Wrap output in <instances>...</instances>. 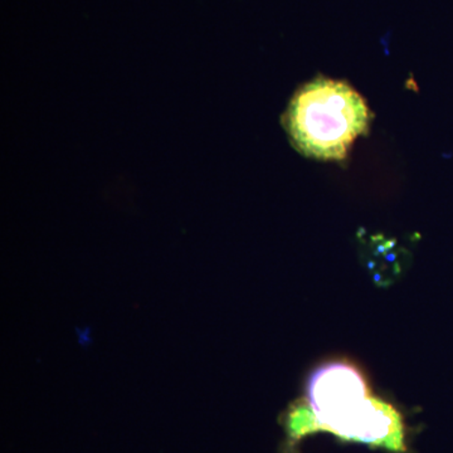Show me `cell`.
I'll return each instance as SVG.
<instances>
[{
	"mask_svg": "<svg viewBox=\"0 0 453 453\" xmlns=\"http://www.w3.org/2000/svg\"><path fill=\"white\" fill-rule=\"evenodd\" d=\"M372 112L356 88L319 77L292 96L283 125L292 145L312 159L339 162L368 133Z\"/></svg>",
	"mask_w": 453,
	"mask_h": 453,
	"instance_id": "cell-2",
	"label": "cell"
},
{
	"mask_svg": "<svg viewBox=\"0 0 453 453\" xmlns=\"http://www.w3.org/2000/svg\"><path fill=\"white\" fill-rule=\"evenodd\" d=\"M282 423L288 437L283 453L316 432L393 453L408 452L402 414L372 395L365 374L347 362L319 366L310 377L305 399L288 408Z\"/></svg>",
	"mask_w": 453,
	"mask_h": 453,
	"instance_id": "cell-1",
	"label": "cell"
}]
</instances>
